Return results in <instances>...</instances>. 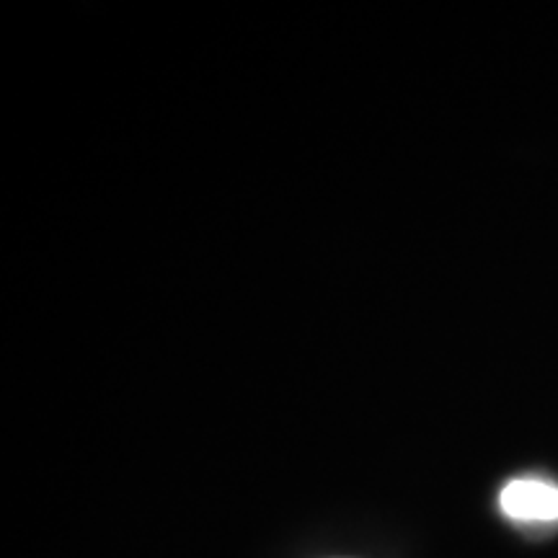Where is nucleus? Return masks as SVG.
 Instances as JSON below:
<instances>
[{
	"mask_svg": "<svg viewBox=\"0 0 558 558\" xmlns=\"http://www.w3.org/2000/svg\"><path fill=\"white\" fill-rule=\"evenodd\" d=\"M499 509L518 525H556L558 484L541 476H520L507 481L499 492Z\"/></svg>",
	"mask_w": 558,
	"mask_h": 558,
	"instance_id": "f257e3e1",
	"label": "nucleus"
}]
</instances>
